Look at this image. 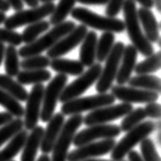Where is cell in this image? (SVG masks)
<instances>
[{"label":"cell","instance_id":"cell-26","mask_svg":"<svg viewBox=\"0 0 161 161\" xmlns=\"http://www.w3.org/2000/svg\"><path fill=\"white\" fill-rule=\"evenodd\" d=\"M18 82L20 85L42 84L51 79V73L47 69H31L23 70L16 75Z\"/></svg>","mask_w":161,"mask_h":161},{"label":"cell","instance_id":"cell-19","mask_svg":"<svg viewBox=\"0 0 161 161\" xmlns=\"http://www.w3.org/2000/svg\"><path fill=\"white\" fill-rule=\"evenodd\" d=\"M137 57L138 51L133 45H128L126 47H125L115 78L117 85H125L128 83L129 79L130 78V75H132L135 66L137 64L136 63L137 62Z\"/></svg>","mask_w":161,"mask_h":161},{"label":"cell","instance_id":"cell-10","mask_svg":"<svg viewBox=\"0 0 161 161\" xmlns=\"http://www.w3.org/2000/svg\"><path fill=\"white\" fill-rule=\"evenodd\" d=\"M66 83V75L58 74L50 80L48 86L44 89L42 109L40 111V118L43 122H48L50 118L53 116L57 102L59 101V97Z\"/></svg>","mask_w":161,"mask_h":161},{"label":"cell","instance_id":"cell-6","mask_svg":"<svg viewBox=\"0 0 161 161\" xmlns=\"http://www.w3.org/2000/svg\"><path fill=\"white\" fill-rule=\"evenodd\" d=\"M115 98L112 94L99 93L98 95L75 98L64 102L61 106V113L63 115H74L88 110H95L97 108L108 106L114 103Z\"/></svg>","mask_w":161,"mask_h":161},{"label":"cell","instance_id":"cell-43","mask_svg":"<svg viewBox=\"0 0 161 161\" xmlns=\"http://www.w3.org/2000/svg\"><path fill=\"white\" fill-rule=\"evenodd\" d=\"M128 156H129V160L130 161H144L143 158H142V156L136 151L130 150L128 153Z\"/></svg>","mask_w":161,"mask_h":161},{"label":"cell","instance_id":"cell-30","mask_svg":"<svg viewBox=\"0 0 161 161\" xmlns=\"http://www.w3.org/2000/svg\"><path fill=\"white\" fill-rule=\"evenodd\" d=\"M160 60L161 54L160 52L153 53L150 56H147L145 60L141 61L135 66V73L137 75H150L160 69Z\"/></svg>","mask_w":161,"mask_h":161},{"label":"cell","instance_id":"cell-39","mask_svg":"<svg viewBox=\"0 0 161 161\" xmlns=\"http://www.w3.org/2000/svg\"><path fill=\"white\" fill-rule=\"evenodd\" d=\"M144 110H145L146 116L150 117V118H160V114H161L160 104L156 103V102L147 103L146 107L144 108Z\"/></svg>","mask_w":161,"mask_h":161},{"label":"cell","instance_id":"cell-38","mask_svg":"<svg viewBox=\"0 0 161 161\" xmlns=\"http://www.w3.org/2000/svg\"><path fill=\"white\" fill-rule=\"evenodd\" d=\"M124 2L125 0H109L107 3L106 10H105L106 15L110 16V18H115L120 12L122 5H124Z\"/></svg>","mask_w":161,"mask_h":161},{"label":"cell","instance_id":"cell-12","mask_svg":"<svg viewBox=\"0 0 161 161\" xmlns=\"http://www.w3.org/2000/svg\"><path fill=\"white\" fill-rule=\"evenodd\" d=\"M120 133V128L116 125H94L75 134L73 144L75 147H80L97 139H114Z\"/></svg>","mask_w":161,"mask_h":161},{"label":"cell","instance_id":"cell-23","mask_svg":"<svg viewBox=\"0 0 161 161\" xmlns=\"http://www.w3.org/2000/svg\"><path fill=\"white\" fill-rule=\"evenodd\" d=\"M0 89L8 93L19 102L27 101L29 95L28 91L18 80H14L12 79V77H9L7 75H0Z\"/></svg>","mask_w":161,"mask_h":161},{"label":"cell","instance_id":"cell-41","mask_svg":"<svg viewBox=\"0 0 161 161\" xmlns=\"http://www.w3.org/2000/svg\"><path fill=\"white\" fill-rule=\"evenodd\" d=\"M8 4L12 7V9H14L15 11H19L24 8V2L23 0H6Z\"/></svg>","mask_w":161,"mask_h":161},{"label":"cell","instance_id":"cell-21","mask_svg":"<svg viewBox=\"0 0 161 161\" xmlns=\"http://www.w3.org/2000/svg\"><path fill=\"white\" fill-rule=\"evenodd\" d=\"M98 37L94 31H91L86 34L84 40L82 41V46L80 50V61L84 66L90 67L94 64L96 59V46Z\"/></svg>","mask_w":161,"mask_h":161},{"label":"cell","instance_id":"cell-22","mask_svg":"<svg viewBox=\"0 0 161 161\" xmlns=\"http://www.w3.org/2000/svg\"><path fill=\"white\" fill-rule=\"evenodd\" d=\"M49 66L56 73L70 75H80L84 73L85 69V66L80 61L61 57L53 58L52 60H50Z\"/></svg>","mask_w":161,"mask_h":161},{"label":"cell","instance_id":"cell-27","mask_svg":"<svg viewBox=\"0 0 161 161\" xmlns=\"http://www.w3.org/2000/svg\"><path fill=\"white\" fill-rule=\"evenodd\" d=\"M19 51L15 46L9 45L5 47L4 52V69L5 73L9 77H15L19 73Z\"/></svg>","mask_w":161,"mask_h":161},{"label":"cell","instance_id":"cell-16","mask_svg":"<svg viewBox=\"0 0 161 161\" xmlns=\"http://www.w3.org/2000/svg\"><path fill=\"white\" fill-rule=\"evenodd\" d=\"M114 139H104L100 142L88 143L86 145L78 147V149L73 150L67 155V161H82L85 159L98 157L106 155L115 146Z\"/></svg>","mask_w":161,"mask_h":161},{"label":"cell","instance_id":"cell-37","mask_svg":"<svg viewBox=\"0 0 161 161\" xmlns=\"http://www.w3.org/2000/svg\"><path fill=\"white\" fill-rule=\"evenodd\" d=\"M0 43H8L12 46H19L23 43L22 35L9 29H0Z\"/></svg>","mask_w":161,"mask_h":161},{"label":"cell","instance_id":"cell-47","mask_svg":"<svg viewBox=\"0 0 161 161\" xmlns=\"http://www.w3.org/2000/svg\"><path fill=\"white\" fill-rule=\"evenodd\" d=\"M4 52H5V47H4L3 43H0V65L3 61V58H4Z\"/></svg>","mask_w":161,"mask_h":161},{"label":"cell","instance_id":"cell-34","mask_svg":"<svg viewBox=\"0 0 161 161\" xmlns=\"http://www.w3.org/2000/svg\"><path fill=\"white\" fill-rule=\"evenodd\" d=\"M146 117L147 116H146L144 108L139 107V108L133 109L132 111H130L126 115H125V118L122 119L120 126H119L120 130L125 133L129 132L130 130L134 129L136 125L141 124Z\"/></svg>","mask_w":161,"mask_h":161},{"label":"cell","instance_id":"cell-48","mask_svg":"<svg viewBox=\"0 0 161 161\" xmlns=\"http://www.w3.org/2000/svg\"><path fill=\"white\" fill-rule=\"evenodd\" d=\"M37 161H51V159L49 158V156L47 154H43V155H41L39 159H38Z\"/></svg>","mask_w":161,"mask_h":161},{"label":"cell","instance_id":"cell-11","mask_svg":"<svg viewBox=\"0 0 161 161\" xmlns=\"http://www.w3.org/2000/svg\"><path fill=\"white\" fill-rule=\"evenodd\" d=\"M133 109V105L130 103L122 102L117 105L111 104L108 105V106L100 107L93 110L86 117H84L83 122L87 126H91L94 125H103L126 115Z\"/></svg>","mask_w":161,"mask_h":161},{"label":"cell","instance_id":"cell-28","mask_svg":"<svg viewBox=\"0 0 161 161\" xmlns=\"http://www.w3.org/2000/svg\"><path fill=\"white\" fill-rule=\"evenodd\" d=\"M114 40H115V37H114L113 33L104 32L101 35L100 39L97 41L96 59L99 63L105 61V59L108 56L114 45Z\"/></svg>","mask_w":161,"mask_h":161},{"label":"cell","instance_id":"cell-52","mask_svg":"<svg viewBox=\"0 0 161 161\" xmlns=\"http://www.w3.org/2000/svg\"><path fill=\"white\" fill-rule=\"evenodd\" d=\"M39 1H42L43 3H45V2H53L54 0H39Z\"/></svg>","mask_w":161,"mask_h":161},{"label":"cell","instance_id":"cell-42","mask_svg":"<svg viewBox=\"0 0 161 161\" xmlns=\"http://www.w3.org/2000/svg\"><path fill=\"white\" fill-rule=\"evenodd\" d=\"M12 118V114H10L9 112L7 111H4V112H0V126L4 125L7 122H9Z\"/></svg>","mask_w":161,"mask_h":161},{"label":"cell","instance_id":"cell-14","mask_svg":"<svg viewBox=\"0 0 161 161\" xmlns=\"http://www.w3.org/2000/svg\"><path fill=\"white\" fill-rule=\"evenodd\" d=\"M88 33V29L85 25H79L69 32L67 35L62 37L57 43H55L51 48L47 50V55L49 58H57L65 55L71 50H74L77 46L84 40L85 36Z\"/></svg>","mask_w":161,"mask_h":161},{"label":"cell","instance_id":"cell-24","mask_svg":"<svg viewBox=\"0 0 161 161\" xmlns=\"http://www.w3.org/2000/svg\"><path fill=\"white\" fill-rule=\"evenodd\" d=\"M28 137L27 130H22L10 140L8 145L0 151V161H10L19 153Z\"/></svg>","mask_w":161,"mask_h":161},{"label":"cell","instance_id":"cell-33","mask_svg":"<svg viewBox=\"0 0 161 161\" xmlns=\"http://www.w3.org/2000/svg\"><path fill=\"white\" fill-rule=\"evenodd\" d=\"M0 105L6 109L7 112L12 114V116L22 117L25 113V109L19 101L2 89H0Z\"/></svg>","mask_w":161,"mask_h":161},{"label":"cell","instance_id":"cell-29","mask_svg":"<svg viewBox=\"0 0 161 161\" xmlns=\"http://www.w3.org/2000/svg\"><path fill=\"white\" fill-rule=\"evenodd\" d=\"M75 2H77L75 0H60L57 6H55L53 12L50 14L49 23L53 26H56V25L64 22L66 16L70 14V11L75 7Z\"/></svg>","mask_w":161,"mask_h":161},{"label":"cell","instance_id":"cell-2","mask_svg":"<svg viewBox=\"0 0 161 161\" xmlns=\"http://www.w3.org/2000/svg\"><path fill=\"white\" fill-rule=\"evenodd\" d=\"M75 28V24L71 20L69 22H62L60 24L54 26L52 30H50L47 34L42 36L39 39H36L30 44L23 46L19 50V56L23 58H27L34 55H39L40 53L46 51L57 43L62 37L67 35Z\"/></svg>","mask_w":161,"mask_h":161},{"label":"cell","instance_id":"cell-8","mask_svg":"<svg viewBox=\"0 0 161 161\" xmlns=\"http://www.w3.org/2000/svg\"><path fill=\"white\" fill-rule=\"evenodd\" d=\"M125 47V46L122 42L114 43L111 51L105 59L106 62H105L104 69H102L100 77L97 80L96 90L98 93H106L112 87L113 80L116 78Z\"/></svg>","mask_w":161,"mask_h":161},{"label":"cell","instance_id":"cell-51","mask_svg":"<svg viewBox=\"0 0 161 161\" xmlns=\"http://www.w3.org/2000/svg\"><path fill=\"white\" fill-rule=\"evenodd\" d=\"M82 161H113V160H105V159H85V160H82Z\"/></svg>","mask_w":161,"mask_h":161},{"label":"cell","instance_id":"cell-25","mask_svg":"<svg viewBox=\"0 0 161 161\" xmlns=\"http://www.w3.org/2000/svg\"><path fill=\"white\" fill-rule=\"evenodd\" d=\"M130 87L160 93V79L152 75H137L128 80Z\"/></svg>","mask_w":161,"mask_h":161},{"label":"cell","instance_id":"cell-20","mask_svg":"<svg viewBox=\"0 0 161 161\" xmlns=\"http://www.w3.org/2000/svg\"><path fill=\"white\" fill-rule=\"evenodd\" d=\"M44 134V129L40 125L32 130V133L28 135L23 146V153L20 160L22 161H36V156L38 153V149L40 148V144L42 141V137Z\"/></svg>","mask_w":161,"mask_h":161},{"label":"cell","instance_id":"cell-4","mask_svg":"<svg viewBox=\"0 0 161 161\" xmlns=\"http://www.w3.org/2000/svg\"><path fill=\"white\" fill-rule=\"evenodd\" d=\"M155 130V124L153 121H142L141 124L136 125L134 129L126 132V135L111 150V159L113 161H119L125 158V156L133 150L135 146L141 143Z\"/></svg>","mask_w":161,"mask_h":161},{"label":"cell","instance_id":"cell-13","mask_svg":"<svg viewBox=\"0 0 161 161\" xmlns=\"http://www.w3.org/2000/svg\"><path fill=\"white\" fill-rule=\"evenodd\" d=\"M110 89H111V94L114 96V98L130 104L155 102L159 97L157 92L134 87H125L124 85L112 86Z\"/></svg>","mask_w":161,"mask_h":161},{"label":"cell","instance_id":"cell-31","mask_svg":"<svg viewBox=\"0 0 161 161\" xmlns=\"http://www.w3.org/2000/svg\"><path fill=\"white\" fill-rule=\"evenodd\" d=\"M24 128V120L20 117H16L14 119H11L0 128V147L4 143L9 141L19 132Z\"/></svg>","mask_w":161,"mask_h":161},{"label":"cell","instance_id":"cell-45","mask_svg":"<svg viewBox=\"0 0 161 161\" xmlns=\"http://www.w3.org/2000/svg\"><path fill=\"white\" fill-rule=\"evenodd\" d=\"M10 9V5L8 4L6 0H0V11L6 12Z\"/></svg>","mask_w":161,"mask_h":161},{"label":"cell","instance_id":"cell-9","mask_svg":"<svg viewBox=\"0 0 161 161\" xmlns=\"http://www.w3.org/2000/svg\"><path fill=\"white\" fill-rule=\"evenodd\" d=\"M55 8L53 2H45L42 5L32 7L31 9L19 10L4 20V28L14 30L16 28L23 27L25 25H31L42 20L46 16H49Z\"/></svg>","mask_w":161,"mask_h":161},{"label":"cell","instance_id":"cell-7","mask_svg":"<svg viewBox=\"0 0 161 161\" xmlns=\"http://www.w3.org/2000/svg\"><path fill=\"white\" fill-rule=\"evenodd\" d=\"M101 71H102V65L100 63H94L93 65H91L86 73L84 71L82 75H80V77L77 80H75L69 86L64 87L60 94V97H59V101L64 103L69 100L78 98L82 94H84L93 84L97 82V80L100 77Z\"/></svg>","mask_w":161,"mask_h":161},{"label":"cell","instance_id":"cell-15","mask_svg":"<svg viewBox=\"0 0 161 161\" xmlns=\"http://www.w3.org/2000/svg\"><path fill=\"white\" fill-rule=\"evenodd\" d=\"M45 87L42 84H35L27 98V106L25 109L24 126L26 130H32L36 128L40 118L42 100Z\"/></svg>","mask_w":161,"mask_h":161},{"label":"cell","instance_id":"cell-50","mask_svg":"<svg viewBox=\"0 0 161 161\" xmlns=\"http://www.w3.org/2000/svg\"><path fill=\"white\" fill-rule=\"evenodd\" d=\"M5 19H6V14H4V12L0 11V25L4 23V20H5Z\"/></svg>","mask_w":161,"mask_h":161},{"label":"cell","instance_id":"cell-32","mask_svg":"<svg viewBox=\"0 0 161 161\" xmlns=\"http://www.w3.org/2000/svg\"><path fill=\"white\" fill-rule=\"evenodd\" d=\"M50 27V23L46 22V20H39L37 23H34L29 25V26L24 30L22 34V39L23 42L26 44H30L34 42L36 39H38L42 33L47 31Z\"/></svg>","mask_w":161,"mask_h":161},{"label":"cell","instance_id":"cell-36","mask_svg":"<svg viewBox=\"0 0 161 161\" xmlns=\"http://www.w3.org/2000/svg\"><path fill=\"white\" fill-rule=\"evenodd\" d=\"M141 152L144 161H160L154 143L149 138H145L141 142Z\"/></svg>","mask_w":161,"mask_h":161},{"label":"cell","instance_id":"cell-1","mask_svg":"<svg viewBox=\"0 0 161 161\" xmlns=\"http://www.w3.org/2000/svg\"><path fill=\"white\" fill-rule=\"evenodd\" d=\"M122 9L125 15V27L133 46L143 56H150L154 53V47L147 40L140 26L136 2L134 0H125Z\"/></svg>","mask_w":161,"mask_h":161},{"label":"cell","instance_id":"cell-53","mask_svg":"<svg viewBox=\"0 0 161 161\" xmlns=\"http://www.w3.org/2000/svg\"><path fill=\"white\" fill-rule=\"evenodd\" d=\"M119 161H125V160H119Z\"/></svg>","mask_w":161,"mask_h":161},{"label":"cell","instance_id":"cell-18","mask_svg":"<svg viewBox=\"0 0 161 161\" xmlns=\"http://www.w3.org/2000/svg\"><path fill=\"white\" fill-rule=\"evenodd\" d=\"M140 25H142L144 35L150 43H158L160 45L159 25L155 15L149 8L140 7L137 9Z\"/></svg>","mask_w":161,"mask_h":161},{"label":"cell","instance_id":"cell-5","mask_svg":"<svg viewBox=\"0 0 161 161\" xmlns=\"http://www.w3.org/2000/svg\"><path fill=\"white\" fill-rule=\"evenodd\" d=\"M84 116L80 113L70 115V117L64 122L59 136L55 142L52 149L51 161H66L69 155V149L73 144V140L78 129L83 124Z\"/></svg>","mask_w":161,"mask_h":161},{"label":"cell","instance_id":"cell-35","mask_svg":"<svg viewBox=\"0 0 161 161\" xmlns=\"http://www.w3.org/2000/svg\"><path fill=\"white\" fill-rule=\"evenodd\" d=\"M50 65V58L48 56L43 55H34L25 58L19 63V66L24 70H31V69H43Z\"/></svg>","mask_w":161,"mask_h":161},{"label":"cell","instance_id":"cell-17","mask_svg":"<svg viewBox=\"0 0 161 161\" xmlns=\"http://www.w3.org/2000/svg\"><path fill=\"white\" fill-rule=\"evenodd\" d=\"M63 124H64V115L61 112L53 114V116L49 119L48 125L46 130H44V134L40 144L41 151L44 154H48L52 151Z\"/></svg>","mask_w":161,"mask_h":161},{"label":"cell","instance_id":"cell-49","mask_svg":"<svg viewBox=\"0 0 161 161\" xmlns=\"http://www.w3.org/2000/svg\"><path fill=\"white\" fill-rule=\"evenodd\" d=\"M154 2V6L156 7V9L158 11L161 10V0H153Z\"/></svg>","mask_w":161,"mask_h":161},{"label":"cell","instance_id":"cell-54","mask_svg":"<svg viewBox=\"0 0 161 161\" xmlns=\"http://www.w3.org/2000/svg\"><path fill=\"white\" fill-rule=\"evenodd\" d=\"M10 161H14V160H10Z\"/></svg>","mask_w":161,"mask_h":161},{"label":"cell","instance_id":"cell-44","mask_svg":"<svg viewBox=\"0 0 161 161\" xmlns=\"http://www.w3.org/2000/svg\"><path fill=\"white\" fill-rule=\"evenodd\" d=\"M134 1L139 2V3L142 5V7L149 8V9H151V8L154 6V2H153V0H134Z\"/></svg>","mask_w":161,"mask_h":161},{"label":"cell","instance_id":"cell-46","mask_svg":"<svg viewBox=\"0 0 161 161\" xmlns=\"http://www.w3.org/2000/svg\"><path fill=\"white\" fill-rule=\"evenodd\" d=\"M23 1L30 7H36L39 5V0H23Z\"/></svg>","mask_w":161,"mask_h":161},{"label":"cell","instance_id":"cell-40","mask_svg":"<svg viewBox=\"0 0 161 161\" xmlns=\"http://www.w3.org/2000/svg\"><path fill=\"white\" fill-rule=\"evenodd\" d=\"M82 4L86 5H105L107 4L109 0H75Z\"/></svg>","mask_w":161,"mask_h":161},{"label":"cell","instance_id":"cell-3","mask_svg":"<svg viewBox=\"0 0 161 161\" xmlns=\"http://www.w3.org/2000/svg\"><path fill=\"white\" fill-rule=\"evenodd\" d=\"M71 16L86 27L110 33H122L125 31V23L121 19L110 16H103L85 7H75L70 11Z\"/></svg>","mask_w":161,"mask_h":161}]
</instances>
